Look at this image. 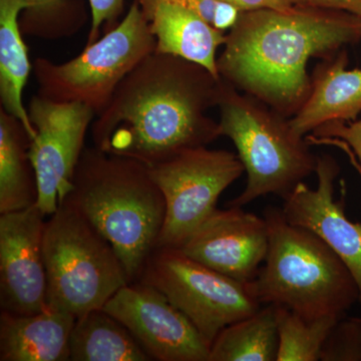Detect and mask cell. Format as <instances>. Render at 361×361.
<instances>
[{
    "label": "cell",
    "mask_w": 361,
    "mask_h": 361,
    "mask_svg": "<svg viewBox=\"0 0 361 361\" xmlns=\"http://www.w3.org/2000/svg\"><path fill=\"white\" fill-rule=\"evenodd\" d=\"M45 215L37 205L0 214V306L33 314L47 303L44 259Z\"/></svg>",
    "instance_id": "7c38bea8"
},
{
    "label": "cell",
    "mask_w": 361,
    "mask_h": 361,
    "mask_svg": "<svg viewBox=\"0 0 361 361\" xmlns=\"http://www.w3.org/2000/svg\"><path fill=\"white\" fill-rule=\"evenodd\" d=\"M345 123L336 121L324 123L313 130L312 137H308L307 141L314 142L322 140H339L350 146L361 161V118L356 122Z\"/></svg>",
    "instance_id": "484cf974"
},
{
    "label": "cell",
    "mask_w": 361,
    "mask_h": 361,
    "mask_svg": "<svg viewBox=\"0 0 361 361\" xmlns=\"http://www.w3.org/2000/svg\"><path fill=\"white\" fill-rule=\"evenodd\" d=\"M217 108L220 134L234 142L247 173L245 189L230 206L243 207L268 194L283 199L315 173L317 157L310 142L294 132L286 116L223 78Z\"/></svg>",
    "instance_id": "5b68a950"
},
{
    "label": "cell",
    "mask_w": 361,
    "mask_h": 361,
    "mask_svg": "<svg viewBox=\"0 0 361 361\" xmlns=\"http://www.w3.org/2000/svg\"><path fill=\"white\" fill-rule=\"evenodd\" d=\"M268 245L265 218L230 206L227 210L216 209L179 249L221 274L250 283L265 261Z\"/></svg>",
    "instance_id": "4fadbf2b"
},
{
    "label": "cell",
    "mask_w": 361,
    "mask_h": 361,
    "mask_svg": "<svg viewBox=\"0 0 361 361\" xmlns=\"http://www.w3.org/2000/svg\"><path fill=\"white\" fill-rule=\"evenodd\" d=\"M278 344L276 307L263 305L215 337L209 361H274Z\"/></svg>",
    "instance_id": "44dd1931"
},
{
    "label": "cell",
    "mask_w": 361,
    "mask_h": 361,
    "mask_svg": "<svg viewBox=\"0 0 361 361\" xmlns=\"http://www.w3.org/2000/svg\"><path fill=\"white\" fill-rule=\"evenodd\" d=\"M156 51V39L137 1L122 21L77 58L65 63L37 59L32 68L39 96L59 103H80L96 116L135 66Z\"/></svg>",
    "instance_id": "52a82bcc"
},
{
    "label": "cell",
    "mask_w": 361,
    "mask_h": 361,
    "mask_svg": "<svg viewBox=\"0 0 361 361\" xmlns=\"http://www.w3.org/2000/svg\"><path fill=\"white\" fill-rule=\"evenodd\" d=\"M275 307L279 339L277 361L320 360L323 344L341 319L336 317L308 319L287 308Z\"/></svg>",
    "instance_id": "7402d4cb"
},
{
    "label": "cell",
    "mask_w": 361,
    "mask_h": 361,
    "mask_svg": "<svg viewBox=\"0 0 361 361\" xmlns=\"http://www.w3.org/2000/svg\"><path fill=\"white\" fill-rule=\"evenodd\" d=\"M348 65L341 49L316 68L310 97L289 120L297 135L304 137L330 122L355 121L361 114V70L348 71Z\"/></svg>",
    "instance_id": "9a60e30c"
},
{
    "label": "cell",
    "mask_w": 361,
    "mask_h": 361,
    "mask_svg": "<svg viewBox=\"0 0 361 361\" xmlns=\"http://www.w3.org/2000/svg\"><path fill=\"white\" fill-rule=\"evenodd\" d=\"M310 6L336 9L361 16V0H303Z\"/></svg>",
    "instance_id": "f1b7e54d"
},
{
    "label": "cell",
    "mask_w": 361,
    "mask_h": 361,
    "mask_svg": "<svg viewBox=\"0 0 361 361\" xmlns=\"http://www.w3.org/2000/svg\"><path fill=\"white\" fill-rule=\"evenodd\" d=\"M25 126L0 108V214L37 205L39 187Z\"/></svg>",
    "instance_id": "d6986e66"
},
{
    "label": "cell",
    "mask_w": 361,
    "mask_h": 361,
    "mask_svg": "<svg viewBox=\"0 0 361 361\" xmlns=\"http://www.w3.org/2000/svg\"><path fill=\"white\" fill-rule=\"evenodd\" d=\"M30 7L28 0H0V108L18 118L32 140L35 130L23 99L32 66L18 18Z\"/></svg>",
    "instance_id": "ac0fdd59"
},
{
    "label": "cell",
    "mask_w": 361,
    "mask_h": 361,
    "mask_svg": "<svg viewBox=\"0 0 361 361\" xmlns=\"http://www.w3.org/2000/svg\"><path fill=\"white\" fill-rule=\"evenodd\" d=\"M152 360L209 361L211 344L182 311L156 287L130 282L104 304Z\"/></svg>",
    "instance_id": "8fae6325"
},
{
    "label": "cell",
    "mask_w": 361,
    "mask_h": 361,
    "mask_svg": "<svg viewBox=\"0 0 361 361\" xmlns=\"http://www.w3.org/2000/svg\"><path fill=\"white\" fill-rule=\"evenodd\" d=\"M139 280L167 296L210 344L228 325L262 306L249 283L197 262L179 248H156Z\"/></svg>",
    "instance_id": "ba28073f"
},
{
    "label": "cell",
    "mask_w": 361,
    "mask_h": 361,
    "mask_svg": "<svg viewBox=\"0 0 361 361\" xmlns=\"http://www.w3.org/2000/svg\"><path fill=\"white\" fill-rule=\"evenodd\" d=\"M166 202L157 248H180L216 210L221 194L243 174L239 157L197 147L149 168Z\"/></svg>",
    "instance_id": "9c48e42d"
},
{
    "label": "cell",
    "mask_w": 361,
    "mask_h": 361,
    "mask_svg": "<svg viewBox=\"0 0 361 361\" xmlns=\"http://www.w3.org/2000/svg\"><path fill=\"white\" fill-rule=\"evenodd\" d=\"M320 360H361V319L339 320L323 344Z\"/></svg>",
    "instance_id": "603a6c76"
},
{
    "label": "cell",
    "mask_w": 361,
    "mask_h": 361,
    "mask_svg": "<svg viewBox=\"0 0 361 361\" xmlns=\"http://www.w3.org/2000/svg\"><path fill=\"white\" fill-rule=\"evenodd\" d=\"M221 78L172 54L153 52L116 87L92 125L94 147L153 167L221 137L208 116L217 106Z\"/></svg>",
    "instance_id": "6da1fadb"
},
{
    "label": "cell",
    "mask_w": 361,
    "mask_h": 361,
    "mask_svg": "<svg viewBox=\"0 0 361 361\" xmlns=\"http://www.w3.org/2000/svg\"><path fill=\"white\" fill-rule=\"evenodd\" d=\"M92 11V25L87 37V45L99 39L102 28L108 32L116 25V18L122 13L125 0H89ZM104 32V33H106Z\"/></svg>",
    "instance_id": "4316f807"
},
{
    "label": "cell",
    "mask_w": 361,
    "mask_h": 361,
    "mask_svg": "<svg viewBox=\"0 0 361 361\" xmlns=\"http://www.w3.org/2000/svg\"><path fill=\"white\" fill-rule=\"evenodd\" d=\"M232 4L241 11H254V9H290L299 4H306L303 0H222Z\"/></svg>",
    "instance_id": "83f0119b"
},
{
    "label": "cell",
    "mask_w": 361,
    "mask_h": 361,
    "mask_svg": "<svg viewBox=\"0 0 361 361\" xmlns=\"http://www.w3.org/2000/svg\"><path fill=\"white\" fill-rule=\"evenodd\" d=\"M141 9L155 37L156 52L187 59L221 78L216 52L225 44L222 30L175 2L161 0Z\"/></svg>",
    "instance_id": "e0dca14e"
},
{
    "label": "cell",
    "mask_w": 361,
    "mask_h": 361,
    "mask_svg": "<svg viewBox=\"0 0 361 361\" xmlns=\"http://www.w3.org/2000/svg\"><path fill=\"white\" fill-rule=\"evenodd\" d=\"M75 315L47 305L33 314L1 310L0 360H71L70 342Z\"/></svg>",
    "instance_id": "2e32d148"
},
{
    "label": "cell",
    "mask_w": 361,
    "mask_h": 361,
    "mask_svg": "<svg viewBox=\"0 0 361 361\" xmlns=\"http://www.w3.org/2000/svg\"><path fill=\"white\" fill-rule=\"evenodd\" d=\"M70 349L73 361L152 360L130 330L103 308L75 320Z\"/></svg>",
    "instance_id": "ffe728a7"
},
{
    "label": "cell",
    "mask_w": 361,
    "mask_h": 361,
    "mask_svg": "<svg viewBox=\"0 0 361 361\" xmlns=\"http://www.w3.org/2000/svg\"><path fill=\"white\" fill-rule=\"evenodd\" d=\"M26 109L35 130L28 155L39 187L37 205L51 216L73 189L85 135L96 114L84 104L59 103L39 94Z\"/></svg>",
    "instance_id": "30bf717a"
},
{
    "label": "cell",
    "mask_w": 361,
    "mask_h": 361,
    "mask_svg": "<svg viewBox=\"0 0 361 361\" xmlns=\"http://www.w3.org/2000/svg\"><path fill=\"white\" fill-rule=\"evenodd\" d=\"M66 198L110 242L129 281H137L166 217L165 199L149 167L97 147L85 148Z\"/></svg>",
    "instance_id": "3957f363"
},
{
    "label": "cell",
    "mask_w": 361,
    "mask_h": 361,
    "mask_svg": "<svg viewBox=\"0 0 361 361\" xmlns=\"http://www.w3.org/2000/svg\"><path fill=\"white\" fill-rule=\"evenodd\" d=\"M30 7L20 20L23 35L40 37H61L56 25L68 0H28Z\"/></svg>",
    "instance_id": "cb8c5ba5"
},
{
    "label": "cell",
    "mask_w": 361,
    "mask_h": 361,
    "mask_svg": "<svg viewBox=\"0 0 361 361\" xmlns=\"http://www.w3.org/2000/svg\"><path fill=\"white\" fill-rule=\"evenodd\" d=\"M44 259L47 303L77 319L130 283L110 242L66 197L45 223Z\"/></svg>",
    "instance_id": "8992f818"
},
{
    "label": "cell",
    "mask_w": 361,
    "mask_h": 361,
    "mask_svg": "<svg viewBox=\"0 0 361 361\" xmlns=\"http://www.w3.org/2000/svg\"><path fill=\"white\" fill-rule=\"evenodd\" d=\"M264 218L269 245L264 265L250 282L261 305L285 307L308 318L336 317L358 301L355 278L319 236L269 207Z\"/></svg>",
    "instance_id": "277c9868"
},
{
    "label": "cell",
    "mask_w": 361,
    "mask_h": 361,
    "mask_svg": "<svg viewBox=\"0 0 361 361\" xmlns=\"http://www.w3.org/2000/svg\"><path fill=\"white\" fill-rule=\"evenodd\" d=\"M339 172L341 168L331 156L317 157V186L312 189L299 183L284 197L281 210L288 222L315 233L336 252L355 278L361 304V223L346 217L344 196L334 199Z\"/></svg>",
    "instance_id": "5bb4252c"
},
{
    "label": "cell",
    "mask_w": 361,
    "mask_h": 361,
    "mask_svg": "<svg viewBox=\"0 0 361 361\" xmlns=\"http://www.w3.org/2000/svg\"><path fill=\"white\" fill-rule=\"evenodd\" d=\"M140 7H146L161 0H135ZM187 7L201 16L214 27L224 32L231 30L241 11L222 0H165Z\"/></svg>",
    "instance_id": "d4e9b609"
},
{
    "label": "cell",
    "mask_w": 361,
    "mask_h": 361,
    "mask_svg": "<svg viewBox=\"0 0 361 361\" xmlns=\"http://www.w3.org/2000/svg\"><path fill=\"white\" fill-rule=\"evenodd\" d=\"M361 39V16L299 4L290 9L241 11L217 68L220 78L284 116L310 97L311 58L327 56Z\"/></svg>",
    "instance_id": "7a4b0ae2"
}]
</instances>
